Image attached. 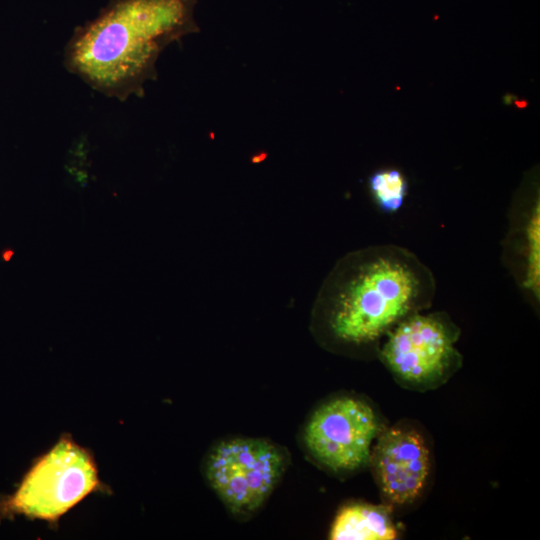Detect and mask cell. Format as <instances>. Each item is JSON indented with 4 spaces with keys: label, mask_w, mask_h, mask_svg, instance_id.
Returning a JSON list of instances; mask_svg holds the SVG:
<instances>
[{
    "label": "cell",
    "mask_w": 540,
    "mask_h": 540,
    "mask_svg": "<svg viewBox=\"0 0 540 540\" xmlns=\"http://www.w3.org/2000/svg\"><path fill=\"white\" fill-rule=\"evenodd\" d=\"M382 430L372 407L352 396L321 404L303 429V445L313 460L335 473L357 471L369 464Z\"/></svg>",
    "instance_id": "obj_6"
},
{
    "label": "cell",
    "mask_w": 540,
    "mask_h": 540,
    "mask_svg": "<svg viewBox=\"0 0 540 540\" xmlns=\"http://www.w3.org/2000/svg\"><path fill=\"white\" fill-rule=\"evenodd\" d=\"M502 262L525 299L540 301V199L538 187L520 191L508 212Z\"/></svg>",
    "instance_id": "obj_8"
},
{
    "label": "cell",
    "mask_w": 540,
    "mask_h": 540,
    "mask_svg": "<svg viewBox=\"0 0 540 540\" xmlns=\"http://www.w3.org/2000/svg\"><path fill=\"white\" fill-rule=\"evenodd\" d=\"M109 491L92 452L64 433L34 459L12 494L0 496V520L22 515L57 527L60 518L88 495Z\"/></svg>",
    "instance_id": "obj_3"
},
{
    "label": "cell",
    "mask_w": 540,
    "mask_h": 540,
    "mask_svg": "<svg viewBox=\"0 0 540 540\" xmlns=\"http://www.w3.org/2000/svg\"><path fill=\"white\" fill-rule=\"evenodd\" d=\"M289 465L287 450L262 438H229L216 443L203 463L206 481L227 510L252 517L269 498Z\"/></svg>",
    "instance_id": "obj_4"
},
{
    "label": "cell",
    "mask_w": 540,
    "mask_h": 540,
    "mask_svg": "<svg viewBox=\"0 0 540 540\" xmlns=\"http://www.w3.org/2000/svg\"><path fill=\"white\" fill-rule=\"evenodd\" d=\"M432 270L409 249L371 245L342 256L324 279L313 306L317 334L335 348L377 353L386 335L433 303Z\"/></svg>",
    "instance_id": "obj_1"
},
{
    "label": "cell",
    "mask_w": 540,
    "mask_h": 540,
    "mask_svg": "<svg viewBox=\"0 0 540 540\" xmlns=\"http://www.w3.org/2000/svg\"><path fill=\"white\" fill-rule=\"evenodd\" d=\"M367 185L381 213L392 215L401 210L408 195V181L399 169H379L368 177Z\"/></svg>",
    "instance_id": "obj_10"
},
{
    "label": "cell",
    "mask_w": 540,
    "mask_h": 540,
    "mask_svg": "<svg viewBox=\"0 0 540 540\" xmlns=\"http://www.w3.org/2000/svg\"><path fill=\"white\" fill-rule=\"evenodd\" d=\"M459 336L446 312H417L386 335L377 354L399 381L431 386L445 381L461 365L455 347Z\"/></svg>",
    "instance_id": "obj_5"
},
{
    "label": "cell",
    "mask_w": 540,
    "mask_h": 540,
    "mask_svg": "<svg viewBox=\"0 0 540 540\" xmlns=\"http://www.w3.org/2000/svg\"><path fill=\"white\" fill-rule=\"evenodd\" d=\"M195 4L196 0H113L76 28L65 48V67L108 97H140L144 84L157 77L161 52L199 30Z\"/></svg>",
    "instance_id": "obj_2"
},
{
    "label": "cell",
    "mask_w": 540,
    "mask_h": 540,
    "mask_svg": "<svg viewBox=\"0 0 540 540\" xmlns=\"http://www.w3.org/2000/svg\"><path fill=\"white\" fill-rule=\"evenodd\" d=\"M369 464L385 500L404 505L413 502L425 487L430 471L429 449L422 435L412 428L382 429Z\"/></svg>",
    "instance_id": "obj_7"
},
{
    "label": "cell",
    "mask_w": 540,
    "mask_h": 540,
    "mask_svg": "<svg viewBox=\"0 0 540 540\" xmlns=\"http://www.w3.org/2000/svg\"><path fill=\"white\" fill-rule=\"evenodd\" d=\"M397 529L390 507L353 503L343 506L335 516L329 538L332 540H392Z\"/></svg>",
    "instance_id": "obj_9"
}]
</instances>
